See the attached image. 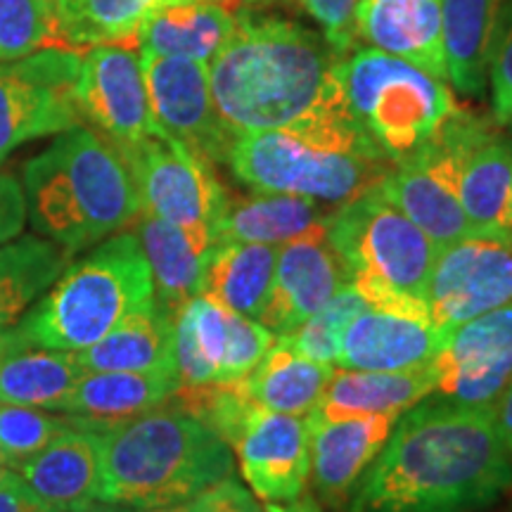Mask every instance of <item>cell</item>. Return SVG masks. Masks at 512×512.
<instances>
[{
  "label": "cell",
  "instance_id": "cell-11",
  "mask_svg": "<svg viewBox=\"0 0 512 512\" xmlns=\"http://www.w3.org/2000/svg\"><path fill=\"white\" fill-rule=\"evenodd\" d=\"M425 302L441 332L512 304V233L470 235L439 249Z\"/></svg>",
  "mask_w": 512,
  "mask_h": 512
},
{
  "label": "cell",
  "instance_id": "cell-13",
  "mask_svg": "<svg viewBox=\"0 0 512 512\" xmlns=\"http://www.w3.org/2000/svg\"><path fill=\"white\" fill-rule=\"evenodd\" d=\"M76 107L114 147L164 133L152 117L140 55L128 46H95L81 55Z\"/></svg>",
  "mask_w": 512,
  "mask_h": 512
},
{
  "label": "cell",
  "instance_id": "cell-2",
  "mask_svg": "<svg viewBox=\"0 0 512 512\" xmlns=\"http://www.w3.org/2000/svg\"><path fill=\"white\" fill-rule=\"evenodd\" d=\"M328 38L283 17L235 15L233 36L207 62L216 114L230 136L278 131L347 107Z\"/></svg>",
  "mask_w": 512,
  "mask_h": 512
},
{
  "label": "cell",
  "instance_id": "cell-35",
  "mask_svg": "<svg viewBox=\"0 0 512 512\" xmlns=\"http://www.w3.org/2000/svg\"><path fill=\"white\" fill-rule=\"evenodd\" d=\"M50 46H60L55 0H0V62Z\"/></svg>",
  "mask_w": 512,
  "mask_h": 512
},
{
  "label": "cell",
  "instance_id": "cell-47",
  "mask_svg": "<svg viewBox=\"0 0 512 512\" xmlns=\"http://www.w3.org/2000/svg\"><path fill=\"white\" fill-rule=\"evenodd\" d=\"M10 472H12V467H10V463H8V458H5L3 451H0V484H3L5 479L10 477Z\"/></svg>",
  "mask_w": 512,
  "mask_h": 512
},
{
  "label": "cell",
  "instance_id": "cell-14",
  "mask_svg": "<svg viewBox=\"0 0 512 512\" xmlns=\"http://www.w3.org/2000/svg\"><path fill=\"white\" fill-rule=\"evenodd\" d=\"M152 117L166 136L195 155L226 162L233 136L223 128L209 91L207 62L140 53Z\"/></svg>",
  "mask_w": 512,
  "mask_h": 512
},
{
  "label": "cell",
  "instance_id": "cell-38",
  "mask_svg": "<svg viewBox=\"0 0 512 512\" xmlns=\"http://www.w3.org/2000/svg\"><path fill=\"white\" fill-rule=\"evenodd\" d=\"M489 86L494 119L501 126H512V0L505 5L496 31L489 64Z\"/></svg>",
  "mask_w": 512,
  "mask_h": 512
},
{
  "label": "cell",
  "instance_id": "cell-37",
  "mask_svg": "<svg viewBox=\"0 0 512 512\" xmlns=\"http://www.w3.org/2000/svg\"><path fill=\"white\" fill-rule=\"evenodd\" d=\"M275 344L273 332L261 325L259 320L240 316V313L228 311L226 328V349H223V361L219 368V382L242 380L259 366L261 358L268 354Z\"/></svg>",
  "mask_w": 512,
  "mask_h": 512
},
{
  "label": "cell",
  "instance_id": "cell-3",
  "mask_svg": "<svg viewBox=\"0 0 512 512\" xmlns=\"http://www.w3.org/2000/svg\"><path fill=\"white\" fill-rule=\"evenodd\" d=\"M27 216L41 238L67 252H86L133 226L140 214L126 159L88 126L57 133L41 155L24 164Z\"/></svg>",
  "mask_w": 512,
  "mask_h": 512
},
{
  "label": "cell",
  "instance_id": "cell-7",
  "mask_svg": "<svg viewBox=\"0 0 512 512\" xmlns=\"http://www.w3.org/2000/svg\"><path fill=\"white\" fill-rule=\"evenodd\" d=\"M328 238L370 309L430 323L425 297L439 249L380 188L332 211Z\"/></svg>",
  "mask_w": 512,
  "mask_h": 512
},
{
  "label": "cell",
  "instance_id": "cell-17",
  "mask_svg": "<svg viewBox=\"0 0 512 512\" xmlns=\"http://www.w3.org/2000/svg\"><path fill=\"white\" fill-rule=\"evenodd\" d=\"M242 477L266 503H292L309 482V422L259 408L233 444Z\"/></svg>",
  "mask_w": 512,
  "mask_h": 512
},
{
  "label": "cell",
  "instance_id": "cell-22",
  "mask_svg": "<svg viewBox=\"0 0 512 512\" xmlns=\"http://www.w3.org/2000/svg\"><path fill=\"white\" fill-rule=\"evenodd\" d=\"M133 223H136L133 233L143 247L152 273L155 302L169 316H176L178 309L202 294L204 273L216 247V238L209 233L174 226L143 211Z\"/></svg>",
  "mask_w": 512,
  "mask_h": 512
},
{
  "label": "cell",
  "instance_id": "cell-29",
  "mask_svg": "<svg viewBox=\"0 0 512 512\" xmlns=\"http://www.w3.org/2000/svg\"><path fill=\"white\" fill-rule=\"evenodd\" d=\"M328 219V211H323V207L309 197L283 195V192H259L252 197L230 195L219 228H216V240L275 247L302 238L304 233Z\"/></svg>",
  "mask_w": 512,
  "mask_h": 512
},
{
  "label": "cell",
  "instance_id": "cell-39",
  "mask_svg": "<svg viewBox=\"0 0 512 512\" xmlns=\"http://www.w3.org/2000/svg\"><path fill=\"white\" fill-rule=\"evenodd\" d=\"M299 3L339 55H349L356 48L358 0H299Z\"/></svg>",
  "mask_w": 512,
  "mask_h": 512
},
{
  "label": "cell",
  "instance_id": "cell-26",
  "mask_svg": "<svg viewBox=\"0 0 512 512\" xmlns=\"http://www.w3.org/2000/svg\"><path fill=\"white\" fill-rule=\"evenodd\" d=\"M81 375L74 354L31 342L17 325L0 330V403L57 411Z\"/></svg>",
  "mask_w": 512,
  "mask_h": 512
},
{
  "label": "cell",
  "instance_id": "cell-32",
  "mask_svg": "<svg viewBox=\"0 0 512 512\" xmlns=\"http://www.w3.org/2000/svg\"><path fill=\"white\" fill-rule=\"evenodd\" d=\"M72 256L38 235H19L0 247V330L15 328L72 264Z\"/></svg>",
  "mask_w": 512,
  "mask_h": 512
},
{
  "label": "cell",
  "instance_id": "cell-15",
  "mask_svg": "<svg viewBox=\"0 0 512 512\" xmlns=\"http://www.w3.org/2000/svg\"><path fill=\"white\" fill-rule=\"evenodd\" d=\"M351 283L347 261L328 238V221L320 223L278 252L273 290L259 323L278 337L290 335Z\"/></svg>",
  "mask_w": 512,
  "mask_h": 512
},
{
  "label": "cell",
  "instance_id": "cell-16",
  "mask_svg": "<svg viewBox=\"0 0 512 512\" xmlns=\"http://www.w3.org/2000/svg\"><path fill=\"white\" fill-rule=\"evenodd\" d=\"M309 422V479L313 498L325 510L347 512L361 477L380 456L399 415H361L347 420H323L316 413Z\"/></svg>",
  "mask_w": 512,
  "mask_h": 512
},
{
  "label": "cell",
  "instance_id": "cell-19",
  "mask_svg": "<svg viewBox=\"0 0 512 512\" xmlns=\"http://www.w3.org/2000/svg\"><path fill=\"white\" fill-rule=\"evenodd\" d=\"M441 344V330L427 320L368 309L344 332L335 366L344 370H413L430 366Z\"/></svg>",
  "mask_w": 512,
  "mask_h": 512
},
{
  "label": "cell",
  "instance_id": "cell-48",
  "mask_svg": "<svg viewBox=\"0 0 512 512\" xmlns=\"http://www.w3.org/2000/svg\"><path fill=\"white\" fill-rule=\"evenodd\" d=\"M510 233H512V204H510Z\"/></svg>",
  "mask_w": 512,
  "mask_h": 512
},
{
  "label": "cell",
  "instance_id": "cell-40",
  "mask_svg": "<svg viewBox=\"0 0 512 512\" xmlns=\"http://www.w3.org/2000/svg\"><path fill=\"white\" fill-rule=\"evenodd\" d=\"M27 197L17 176L0 171V247L17 240L27 226Z\"/></svg>",
  "mask_w": 512,
  "mask_h": 512
},
{
  "label": "cell",
  "instance_id": "cell-46",
  "mask_svg": "<svg viewBox=\"0 0 512 512\" xmlns=\"http://www.w3.org/2000/svg\"><path fill=\"white\" fill-rule=\"evenodd\" d=\"M211 3L221 5V8L233 12V15H240V12H254L259 8H266V5L278 3V0H211Z\"/></svg>",
  "mask_w": 512,
  "mask_h": 512
},
{
  "label": "cell",
  "instance_id": "cell-28",
  "mask_svg": "<svg viewBox=\"0 0 512 512\" xmlns=\"http://www.w3.org/2000/svg\"><path fill=\"white\" fill-rule=\"evenodd\" d=\"M83 373H152L174 370V316H169L155 299L126 316L110 335L93 347L74 351Z\"/></svg>",
  "mask_w": 512,
  "mask_h": 512
},
{
  "label": "cell",
  "instance_id": "cell-23",
  "mask_svg": "<svg viewBox=\"0 0 512 512\" xmlns=\"http://www.w3.org/2000/svg\"><path fill=\"white\" fill-rule=\"evenodd\" d=\"M377 188L437 245V249L475 235L460 207L453 183L418 152L396 162Z\"/></svg>",
  "mask_w": 512,
  "mask_h": 512
},
{
  "label": "cell",
  "instance_id": "cell-12",
  "mask_svg": "<svg viewBox=\"0 0 512 512\" xmlns=\"http://www.w3.org/2000/svg\"><path fill=\"white\" fill-rule=\"evenodd\" d=\"M430 366L434 394L463 406L494 408L512 384V304L441 332Z\"/></svg>",
  "mask_w": 512,
  "mask_h": 512
},
{
  "label": "cell",
  "instance_id": "cell-4",
  "mask_svg": "<svg viewBox=\"0 0 512 512\" xmlns=\"http://www.w3.org/2000/svg\"><path fill=\"white\" fill-rule=\"evenodd\" d=\"M226 164L256 192H283L339 207L377 188L394 169L349 105L290 128L235 136Z\"/></svg>",
  "mask_w": 512,
  "mask_h": 512
},
{
  "label": "cell",
  "instance_id": "cell-30",
  "mask_svg": "<svg viewBox=\"0 0 512 512\" xmlns=\"http://www.w3.org/2000/svg\"><path fill=\"white\" fill-rule=\"evenodd\" d=\"M278 249L254 242H219L209 256L202 294L223 309L259 320L271 297Z\"/></svg>",
  "mask_w": 512,
  "mask_h": 512
},
{
  "label": "cell",
  "instance_id": "cell-44",
  "mask_svg": "<svg viewBox=\"0 0 512 512\" xmlns=\"http://www.w3.org/2000/svg\"><path fill=\"white\" fill-rule=\"evenodd\" d=\"M105 505H107V508H110V510H98V503H93L91 508H88L86 512H207V508H204V503H202L200 496L190 498V501H185V503L164 505V508H150V510L121 508V505H110V503H105Z\"/></svg>",
  "mask_w": 512,
  "mask_h": 512
},
{
  "label": "cell",
  "instance_id": "cell-42",
  "mask_svg": "<svg viewBox=\"0 0 512 512\" xmlns=\"http://www.w3.org/2000/svg\"><path fill=\"white\" fill-rule=\"evenodd\" d=\"M0 512H62L38 498L15 470L0 484Z\"/></svg>",
  "mask_w": 512,
  "mask_h": 512
},
{
  "label": "cell",
  "instance_id": "cell-20",
  "mask_svg": "<svg viewBox=\"0 0 512 512\" xmlns=\"http://www.w3.org/2000/svg\"><path fill=\"white\" fill-rule=\"evenodd\" d=\"M174 370L152 373H83L72 392L64 396L57 413L67 415L74 425L93 432H107L155 411L171 399L176 389Z\"/></svg>",
  "mask_w": 512,
  "mask_h": 512
},
{
  "label": "cell",
  "instance_id": "cell-6",
  "mask_svg": "<svg viewBox=\"0 0 512 512\" xmlns=\"http://www.w3.org/2000/svg\"><path fill=\"white\" fill-rule=\"evenodd\" d=\"M152 299L155 285L136 233H117L64 268L17 328L41 347L74 354Z\"/></svg>",
  "mask_w": 512,
  "mask_h": 512
},
{
  "label": "cell",
  "instance_id": "cell-27",
  "mask_svg": "<svg viewBox=\"0 0 512 512\" xmlns=\"http://www.w3.org/2000/svg\"><path fill=\"white\" fill-rule=\"evenodd\" d=\"M505 5L508 0H441L446 79L465 98H479L486 91Z\"/></svg>",
  "mask_w": 512,
  "mask_h": 512
},
{
  "label": "cell",
  "instance_id": "cell-18",
  "mask_svg": "<svg viewBox=\"0 0 512 512\" xmlns=\"http://www.w3.org/2000/svg\"><path fill=\"white\" fill-rule=\"evenodd\" d=\"M356 36L446 81L441 0H358Z\"/></svg>",
  "mask_w": 512,
  "mask_h": 512
},
{
  "label": "cell",
  "instance_id": "cell-5",
  "mask_svg": "<svg viewBox=\"0 0 512 512\" xmlns=\"http://www.w3.org/2000/svg\"><path fill=\"white\" fill-rule=\"evenodd\" d=\"M233 475V448L166 401L100 432L98 503L150 510L185 503Z\"/></svg>",
  "mask_w": 512,
  "mask_h": 512
},
{
  "label": "cell",
  "instance_id": "cell-10",
  "mask_svg": "<svg viewBox=\"0 0 512 512\" xmlns=\"http://www.w3.org/2000/svg\"><path fill=\"white\" fill-rule=\"evenodd\" d=\"M81 55L50 46L0 62V164L31 140L81 124L76 107Z\"/></svg>",
  "mask_w": 512,
  "mask_h": 512
},
{
  "label": "cell",
  "instance_id": "cell-49",
  "mask_svg": "<svg viewBox=\"0 0 512 512\" xmlns=\"http://www.w3.org/2000/svg\"><path fill=\"white\" fill-rule=\"evenodd\" d=\"M155 3H157V0H155Z\"/></svg>",
  "mask_w": 512,
  "mask_h": 512
},
{
  "label": "cell",
  "instance_id": "cell-34",
  "mask_svg": "<svg viewBox=\"0 0 512 512\" xmlns=\"http://www.w3.org/2000/svg\"><path fill=\"white\" fill-rule=\"evenodd\" d=\"M366 309V299L358 294L354 283H351L337 297H332L323 309L313 313L311 318H306L297 330L278 339L287 344L294 354L335 366L344 332H347L351 320Z\"/></svg>",
  "mask_w": 512,
  "mask_h": 512
},
{
  "label": "cell",
  "instance_id": "cell-33",
  "mask_svg": "<svg viewBox=\"0 0 512 512\" xmlns=\"http://www.w3.org/2000/svg\"><path fill=\"white\" fill-rule=\"evenodd\" d=\"M155 0H55L60 46H138V29Z\"/></svg>",
  "mask_w": 512,
  "mask_h": 512
},
{
  "label": "cell",
  "instance_id": "cell-21",
  "mask_svg": "<svg viewBox=\"0 0 512 512\" xmlns=\"http://www.w3.org/2000/svg\"><path fill=\"white\" fill-rule=\"evenodd\" d=\"M15 472L53 508L86 512L100 494V432L72 422L43 451L19 463Z\"/></svg>",
  "mask_w": 512,
  "mask_h": 512
},
{
  "label": "cell",
  "instance_id": "cell-43",
  "mask_svg": "<svg viewBox=\"0 0 512 512\" xmlns=\"http://www.w3.org/2000/svg\"><path fill=\"white\" fill-rule=\"evenodd\" d=\"M496 403H498V406L494 408L496 427H498V434H501V439L505 444V451H508V456L512 460V384L505 389L503 396Z\"/></svg>",
  "mask_w": 512,
  "mask_h": 512
},
{
  "label": "cell",
  "instance_id": "cell-9",
  "mask_svg": "<svg viewBox=\"0 0 512 512\" xmlns=\"http://www.w3.org/2000/svg\"><path fill=\"white\" fill-rule=\"evenodd\" d=\"M117 150L136 183L143 214L216 238L230 192L214 174L209 159L195 155L166 133H155Z\"/></svg>",
  "mask_w": 512,
  "mask_h": 512
},
{
  "label": "cell",
  "instance_id": "cell-8",
  "mask_svg": "<svg viewBox=\"0 0 512 512\" xmlns=\"http://www.w3.org/2000/svg\"><path fill=\"white\" fill-rule=\"evenodd\" d=\"M337 79L358 126L392 164L430 143L458 107L444 79L370 46L339 57Z\"/></svg>",
  "mask_w": 512,
  "mask_h": 512
},
{
  "label": "cell",
  "instance_id": "cell-36",
  "mask_svg": "<svg viewBox=\"0 0 512 512\" xmlns=\"http://www.w3.org/2000/svg\"><path fill=\"white\" fill-rule=\"evenodd\" d=\"M72 425L67 415H50L43 408L0 406V451L12 470L24 460L43 451L57 434Z\"/></svg>",
  "mask_w": 512,
  "mask_h": 512
},
{
  "label": "cell",
  "instance_id": "cell-25",
  "mask_svg": "<svg viewBox=\"0 0 512 512\" xmlns=\"http://www.w3.org/2000/svg\"><path fill=\"white\" fill-rule=\"evenodd\" d=\"M235 15L211 0H157L138 29L140 53L209 62L233 36Z\"/></svg>",
  "mask_w": 512,
  "mask_h": 512
},
{
  "label": "cell",
  "instance_id": "cell-45",
  "mask_svg": "<svg viewBox=\"0 0 512 512\" xmlns=\"http://www.w3.org/2000/svg\"><path fill=\"white\" fill-rule=\"evenodd\" d=\"M264 512H328V510H325L313 496H299L297 501L285 503V505L268 503Z\"/></svg>",
  "mask_w": 512,
  "mask_h": 512
},
{
  "label": "cell",
  "instance_id": "cell-24",
  "mask_svg": "<svg viewBox=\"0 0 512 512\" xmlns=\"http://www.w3.org/2000/svg\"><path fill=\"white\" fill-rule=\"evenodd\" d=\"M434 394L432 366L413 370H335L320 396L316 413L323 420L361 415H401Z\"/></svg>",
  "mask_w": 512,
  "mask_h": 512
},
{
  "label": "cell",
  "instance_id": "cell-31",
  "mask_svg": "<svg viewBox=\"0 0 512 512\" xmlns=\"http://www.w3.org/2000/svg\"><path fill=\"white\" fill-rule=\"evenodd\" d=\"M335 366L294 354L275 337V344L247 377H242L249 396L259 408L273 413L306 418L316 411Z\"/></svg>",
  "mask_w": 512,
  "mask_h": 512
},
{
  "label": "cell",
  "instance_id": "cell-1",
  "mask_svg": "<svg viewBox=\"0 0 512 512\" xmlns=\"http://www.w3.org/2000/svg\"><path fill=\"white\" fill-rule=\"evenodd\" d=\"M510 489L494 408L425 399L396 422L349 512H484Z\"/></svg>",
  "mask_w": 512,
  "mask_h": 512
},
{
  "label": "cell",
  "instance_id": "cell-41",
  "mask_svg": "<svg viewBox=\"0 0 512 512\" xmlns=\"http://www.w3.org/2000/svg\"><path fill=\"white\" fill-rule=\"evenodd\" d=\"M200 498L207 512H264L247 486L240 484L233 475L202 491Z\"/></svg>",
  "mask_w": 512,
  "mask_h": 512
}]
</instances>
